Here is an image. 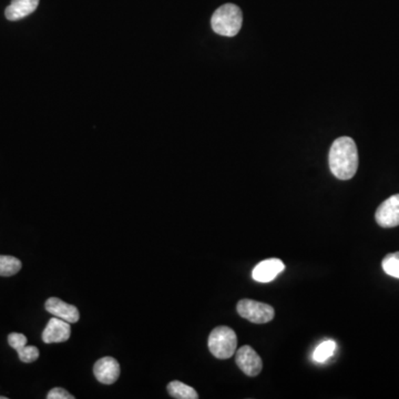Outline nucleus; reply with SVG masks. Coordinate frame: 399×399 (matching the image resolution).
I'll list each match as a JSON object with an SVG mask.
<instances>
[{"label": "nucleus", "instance_id": "f257e3e1", "mask_svg": "<svg viewBox=\"0 0 399 399\" xmlns=\"http://www.w3.org/2000/svg\"><path fill=\"white\" fill-rule=\"evenodd\" d=\"M329 169L338 180H350L359 169V151L355 141L341 137L333 142L329 155Z\"/></svg>", "mask_w": 399, "mask_h": 399}, {"label": "nucleus", "instance_id": "f03ea898", "mask_svg": "<svg viewBox=\"0 0 399 399\" xmlns=\"http://www.w3.org/2000/svg\"><path fill=\"white\" fill-rule=\"evenodd\" d=\"M242 10L233 3H225L216 9L211 18L213 31L224 37H234L237 35L242 27Z\"/></svg>", "mask_w": 399, "mask_h": 399}, {"label": "nucleus", "instance_id": "7ed1b4c3", "mask_svg": "<svg viewBox=\"0 0 399 399\" xmlns=\"http://www.w3.org/2000/svg\"><path fill=\"white\" fill-rule=\"evenodd\" d=\"M207 345L211 354L216 359H230L236 352L237 336L230 327L218 326L211 332Z\"/></svg>", "mask_w": 399, "mask_h": 399}, {"label": "nucleus", "instance_id": "20e7f679", "mask_svg": "<svg viewBox=\"0 0 399 399\" xmlns=\"http://www.w3.org/2000/svg\"><path fill=\"white\" fill-rule=\"evenodd\" d=\"M236 309L241 318L254 324L268 323L275 316L274 309L271 305L248 298L240 300Z\"/></svg>", "mask_w": 399, "mask_h": 399}, {"label": "nucleus", "instance_id": "39448f33", "mask_svg": "<svg viewBox=\"0 0 399 399\" xmlns=\"http://www.w3.org/2000/svg\"><path fill=\"white\" fill-rule=\"evenodd\" d=\"M236 364L245 375L254 377L259 375L263 368V361L255 350L248 345L236 350Z\"/></svg>", "mask_w": 399, "mask_h": 399}, {"label": "nucleus", "instance_id": "423d86ee", "mask_svg": "<svg viewBox=\"0 0 399 399\" xmlns=\"http://www.w3.org/2000/svg\"><path fill=\"white\" fill-rule=\"evenodd\" d=\"M379 227H395L399 225V194L385 200L375 213Z\"/></svg>", "mask_w": 399, "mask_h": 399}, {"label": "nucleus", "instance_id": "0eeeda50", "mask_svg": "<svg viewBox=\"0 0 399 399\" xmlns=\"http://www.w3.org/2000/svg\"><path fill=\"white\" fill-rule=\"evenodd\" d=\"M71 336L70 323L64 321L62 318L53 316L47 326L42 332V341L46 344H53V343H64L67 342Z\"/></svg>", "mask_w": 399, "mask_h": 399}, {"label": "nucleus", "instance_id": "6e6552de", "mask_svg": "<svg viewBox=\"0 0 399 399\" xmlns=\"http://www.w3.org/2000/svg\"><path fill=\"white\" fill-rule=\"evenodd\" d=\"M94 376L101 384L112 385L117 382L120 376V365L117 359L103 357L94 364Z\"/></svg>", "mask_w": 399, "mask_h": 399}, {"label": "nucleus", "instance_id": "1a4fd4ad", "mask_svg": "<svg viewBox=\"0 0 399 399\" xmlns=\"http://www.w3.org/2000/svg\"><path fill=\"white\" fill-rule=\"evenodd\" d=\"M44 307L55 318H62L68 323H77L80 320V314L76 306L66 303L60 298H48Z\"/></svg>", "mask_w": 399, "mask_h": 399}, {"label": "nucleus", "instance_id": "9d476101", "mask_svg": "<svg viewBox=\"0 0 399 399\" xmlns=\"http://www.w3.org/2000/svg\"><path fill=\"white\" fill-rule=\"evenodd\" d=\"M284 270L285 264L280 259H264L254 268L252 276L257 282H271Z\"/></svg>", "mask_w": 399, "mask_h": 399}, {"label": "nucleus", "instance_id": "9b49d317", "mask_svg": "<svg viewBox=\"0 0 399 399\" xmlns=\"http://www.w3.org/2000/svg\"><path fill=\"white\" fill-rule=\"evenodd\" d=\"M39 5V0H12L5 12L7 19L10 21H21L31 15Z\"/></svg>", "mask_w": 399, "mask_h": 399}, {"label": "nucleus", "instance_id": "f8f14e48", "mask_svg": "<svg viewBox=\"0 0 399 399\" xmlns=\"http://www.w3.org/2000/svg\"><path fill=\"white\" fill-rule=\"evenodd\" d=\"M168 391L173 398L177 399H198V395L194 388L189 385L175 381L168 385Z\"/></svg>", "mask_w": 399, "mask_h": 399}, {"label": "nucleus", "instance_id": "ddd939ff", "mask_svg": "<svg viewBox=\"0 0 399 399\" xmlns=\"http://www.w3.org/2000/svg\"><path fill=\"white\" fill-rule=\"evenodd\" d=\"M21 262L17 257L0 255V276H12L21 271Z\"/></svg>", "mask_w": 399, "mask_h": 399}, {"label": "nucleus", "instance_id": "4468645a", "mask_svg": "<svg viewBox=\"0 0 399 399\" xmlns=\"http://www.w3.org/2000/svg\"><path fill=\"white\" fill-rule=\"evenodd\" d=\"M335 350V342L331 341V339L323 342L322 344L316 347V350H314V354H313V359L318 363H324V361H326L327 359H331L334 355Z\"/></svg>", "mask_w": 399, "mask_h": 399}, {"label": "nucleus", "instance_id": "2eb2a0df", "mask_svg": "<svg viewBox=\"0 0 399 399\" xmlns=\"http://www.w3.org/2000/svg\"><path fill=\"white\" fill-rule=\"evenodd\" d=\"M382 268L386 274L399 279V252L387 254L383 259Z\"/></svg>", "mask_w": 399, "mask_h": 399}, {"label": "nucleus", "instance_id": "dca6fc26", "mask_svg": "<svg viewBox=\"0 0 399 399\" xmlns=\"http://www.w3.org/2000/svg\"><path fill=\"white\" fill-rule=\"evenodd\" d=\"M18 356L19 359L24 363H32V361H37L39 357V350L35 346H25L21 350H18Z\"/></svg>", "mask_w": 399, "mask_h": 399}, {"label": "nucleus", "instance_id": "f3484780", "mask_svg": "<svg viewBox=\"0 0 399 399\" xmlns=\"http://www.w3.org/2000/svg\"><path fill=\"white\" fill-rule=\"evenodd\" d=\"M8 343L15 350H21L27 345V337L21 333H12L8 336Z\"/></svg>", "mask_w": 399, "mask_h": 399}, {"label": "nucleus", "instance_id": "a211bd4d", "mask_svg": "<svg viewBox=\"0 0 399 399\" xmlns=\"http://www.w3.org/2000/svg\"><path fill=\"white\" fill-rule=\"evenodd\" d=\"M48 399H73L75 397L71 395V394L68 393L67 391H64L62 388H53L51 391L48 393Z\"/></svg>", "mask_w": 399, "mask_h": 399}]
</instances>
